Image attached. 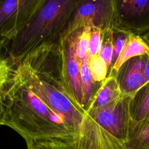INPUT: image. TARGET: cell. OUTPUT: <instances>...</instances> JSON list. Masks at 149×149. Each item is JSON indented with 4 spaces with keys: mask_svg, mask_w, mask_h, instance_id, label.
Here are the masks:
<instances>
[{
    "mask_svg": "<svg viewBox=\"0 0 149 149\" xmlns=\"http://www.w3.org/2000/svg\"><path fill=\"white\" fill-rule=\"evenodd\" d=\"M4 125L14 129L26 143L56 140L70 143L77 134L31 87L15 67L6 86Z\"/></svg>",
    "mask_w": 149,
    "mask_h": 149,
    "instance_id": "6da1fadb",
    "label": "cell"
},
{
    "mask_svg": "<svg viewBox=\"0 0 149 149\" xmlns=\"http://www.w3.org/2000/svg\"><path fill=\"white\" fill-rule=\"evenodd\" d=\"M79 0H45L10 43L8 58L15 66L41 45L58 41L65 31Z\"/></svg>",
    "mask_w": 149,
    "mask_h": 149,
    "instance_id": "7a4b0ae2",
    "label": "cell"
},
{
    "mask_svg": "<svg viewBox=\"0 0 149 149\" xmlns=\"http://www.w3.org/2000/svg\"><path fill=\"white\" fill-rule=\"evenodd\" d=\"M15 68L31 87L78 133L86 111L78 107L63 91L58 77L49 70L20 62Z\"/></svg>",
    "mask_w": 149,
    "mask_h": 149,
    "instance_id": "3957f363",
    "label": "cell"
},
{
    "mask_svg": "<svg viewBox=\"0 0 149 149\" xmlns=\"http://www.w3.org/2000/svg\"><path fill=\"white\" fill-rule=\"evenodd\" d=\"M45 0H0V55ZM0 58H3L0 56Z\"/></svg>",
    "mask_w": 149,
    "mask_h": 149,
    "instance_id": "277c9868",
    "label": "cell"
},
{
    "mask_svg": "<svg viewBox=\"0 0 149 149\" xmlns=\"http://www.w3.org/2000/svg\"><path fill=\"white\" fill-rule=\"evenodd\" d=\"M81 31L66 36L62 34L58 41V45L62 89L78 107L84 110L80 66L75 56L76 42Z\"/></svg>",
    "mask_w": 149,
    "mask_h": 149,
    "instance_id": "5b68a950",
    "label": "cell"
},
{
    "mask_svg": "<svg viewBox=\"0 0 149 149\" xmlns=\"http://www.w3.org/2000/svg\"><path fill=\"white\" fill-rule=\"evenodd\" d=\"M113 2L105 0H79L62 34L66 36L85 28L97 29L102 32L112 29L109 23L115 14Z\"/></svg>",
    "mask_w": 149,
    "mask_h": 149,
    "instance_id": "8992f818",
    "label": "cell"
},
{
    "mask_svg": "<svg viewBox=\"0 0 149 149\" xmlns=\"http://www.w3.org/2000/svg\"><path fill=\"white\" fill-rule=\"evenodd\" d=\"M133 98L131 96H126L86 113L104 130L125 143L132 121L129 108Z\"/></svg>",
    "mask_w": 149,
    "mask_h": 149,
    "instance_id": "52a82bcc",
    "label": "cell"
},
{
    "mask_svg": "<svg viewBox=\"0 0 149 149\" xmlns=\"http://www.w3.org/2000/svg\"><path fill=\"white\" fill-rule=\"evenodd\" d=\"M69 144L72 149H126L125 142L104 130L86 112L77 134Z\"/></svg>",
    "mask_w": 149,
    "mask_h": 149,
    "instance_id": "ba28073f",
    "label": "cell"
},
{
    "mask_svg": "<svg viewBox=\"0 0 149 149\" xmlns=\"http://www.w3.org/2000/svg\"><path fill=\"white\" fill-rule=\"evenodd\" d=\"M144 55L136 57L126 62V66H122L123 71L120 79L117 80L123 94L134 98L140 88L144 87Z\"/></svg>",
    "mask_w": 149,
    "mask_h": 149,
    "instance_id": "9c48e42d",
    "label": "cell"
},
{
    "mask_svg": "<svg viewBox=\"0 0 149 149\" xmlns=\"http://www.w3.org/2000/svg\"><path fill=\"white\" fill-rule=\"evenodd\" d=\"M126 96L129 95L122 93L116 77L111 75L102 81L86 111L101 108Z\"/></svg>",
    "mask_w": 149,
    "mask_h": 149,
    "instance_id": "30bf717a",
    "label": "cell"
},
{
    "mask_svg": "<svg viewBox=\"0 0 149 149\" xmlns=\"http://www.w3.org/2000/svg\"><path fill=\"white\" fill-rule=\"evenodd\" d=\"M148 52V45L141 38L138 36L129 34L112 69L115 73H117L121 67L128 61L136 57L147 55Z\"/></svg>",
    "mask_w": 149,
    "mask_h": 149,
    "instance_id": "8fae6325",
    "label": "cell"
},
{
    "mask_svg": "<svg viewBox=\"0 0 149 149\" xmlns=\"http://www.w3.org/2000/svg\"><path fill=\"white\" fill-rule=\"evenodd\" d=\"M126 149H149V118L130 125L125 143Z\"/></svg>",
    "mask_w": 149,
    "mask_h": 149,
    "instance_id": "7c38bea8",
    "label": "cell"
},
{
    "mask_svg": "<svg viewBox=\"0 0 149 149\" xmlns=\"http://www.w3.org/2000/svg\"><path fill=\"white\" fill-rule=\"evenodd\" d=\"M89 61L90 56L87 54L80 66L83 91V104L85 111L88 107L94 94L93 91L95 83L90 70Z\"/></svg>",
    "mask_w": 149,
    "mask_h": 149,
    "instance_id": "4fadbf2b",
    "label": "cell"
},
{
    "mask_svg": "<svg viewBox=\"0 0 149 149\" xmlns=\"http://www.w3.org/2000/svg\"><path fill=\"white\" fill-rule=\"evenodd\" d=\"M119 11L126 18L141 17L149 13V0H124L120 2Z\"/></svg>",
    "mask_w": 149,
    "mask_h": 149,
    "instance_id": "5bb4252c",
    "label": "cell"
},
{
    "mask_svg": "<svg viewBox=\"0 0 149 149\" xmlns=\"http://www.w3.org/2000/svg\"><path fill=\"white\" fill-rule=\"evenodd\" d=\"M113 33L112 29L107 30L102 32V42L98 55L105 62L108 69L111 65L113 48Z\"/></svg>",
    "mask_w": 149,
    "mask_h": 149,
    "instance_id": "9a60e30c",
    "label": "cell"
},
{
    "mask_svg": "<svg viewBox=\"0 0 149 149\" xmlns=\"http://www.w3.org/2000/svg\"><path fill=\"white\" fill-rule=\"evenodd\" d=\"M91 29L90 28H85L81 30L76 42L75 56L80 66L88 54Z\"/></svg>",
    "mask_w": 149,
    "mask_h": 149,
    "instance_id": "2e32d148",
    "label": "cell"
},
{
    "mask_svg": "<svg viewBox=\"0 0 149 149\" xmlns=\"http://www.w3.org/2000/svg\"><path fill=\"white\" fill-rule=\"evenodd\" d=\"M89 68L93 80L102 82L107 78L108 68L105 62L98 55L90 58Z\"/></svg>",
    "mask_w": 149,
    "mask_h": 149,
    "instance_id": "e0dca14e",
    "label": "cell"
},
{
    "mask_svg": "<svg viewBox=\"0 0 149 149\" xmlns=\"http://www.w3.org/2000/svg\"><path fill=\"white\" fill-rule=\"evenodd\" d=\"M136 111L132 114V123H137L149 118V83L147 84Z\"/></svg>",
    "mask_w": 149,
    "mask_h": 149,
    "instance_id": "ac0fdd59",
    "label": "cell"
},
{
    "mask_svg": "<svg viewBox=\"0 0 149 149\" xmlns=\"http://www.w3.org/2000/svg\"><path fill=\"white\" fill-rule=\"evenodd\" d=\"M26 143L27 149H72L69 143L56 140L31 141Z\"/></svg>",
    "mask_w": 149,
    "mask_h": 149,
    "instance_id": "d6986e66",
    "label": "cell"
},
{
    "mask_svg": "<svg viewBox=\"0 0 149 149\" xmlns=\"http://www.w3.org/2000/svg\"><path fill=\"white\" fill-rule=\"evenodd\" d=\"M15 66L8 58H0V89L5 87L12 78Z\"/></svg>",
    "mask_w": 149,
    "mask_h": 149,
    "instance_id": "ffe728a7",
    "label": "cell"
},
{
    "mask_svg": "<svg viewBox=\"0 0 149 149\" xmlns=\"http://www.w3.org/2000/svg\"><path fill=\"white\" fill-rule=\"evenodd\" d=\"M102 42V31L97 29H91L88 42V55L90 57L98 54Z\"/></svg>",
    "mask_w": 149,
    "mask_h": 149,
    "instance_id": "44dd1931",
    "label": "cell"
},
{
    "mask_svg": "<svg viewBox=\"0 0 149 149\" xmlns=\"http://www.w3.org/2000/svg\"><path fill=\"white\" fill-rule=\"evenodd\" d=\"M129 35L125 33H120L117 36V37L115 41H113V55L112 59V65H113L116 59H118L120 53L121 52Z\"/></svg>",
    "mask_w": 149,
    "mask_h": 149,
    "instance_id": "7402d4cb",
    "label": "cell"
},
{
    "mask_svg": "<svg viewBox=\"0 0 149 149\" xmlns=\"http://www.w3.org/2000/svg\"><path fill=\"white\" fill-rule=\"evenodd\" d=\"M6 86L0 89V125H4L5 116V99H6Z\"/></svg>",
    "mask_w": 149,
    "mask_h": 149,
    "instance_id": "603a6c76",
    "label": "cell"
},
{
    "mask_svg": "<svg viewBox=\"0 0 149 149\" xmlns=\"http://www.w3.org/2000/svg\"><path fill=\"white\" fill-rule=\"evenodd\" d=\"M143 74L144 77V87L149 83V58L144 56L143 65Z\"/></svg>",
    "mask_w": 149,
    "mask_h": 149,
    "instance_id": "cb8c5ba5",
    "label": "cell"
},
{
    "mask_svg": "<svg viewBox=\"0 0 149 149\" xmlns=\"http://www.w3.org/2000/svg\"><path fill=\"white\" fill-rule=\"evenodd\" d=\"M145 39L149 42V34H147V35L145 36Z\"/></svg>",
    "mask_w": 149,
    "mask_h": 149,
    "instance_id": "d4e9b609",
    "label": "cell"
},
{
    "mask_svg": "<svg viewBox=\"0 0 149 149\" xmlns=\"http://www.w3.org/2000/svg\"><path fill=\"white\" fill-rule=\"evenodd\" d=\"M147 56H148V58H149V52H148V54H147Z\"/></svg>",
    "mask_w": 149,
    "mask_h": 149,
    "instance_id": "484cf974",
    "label": "cell"
}]
</instances>
